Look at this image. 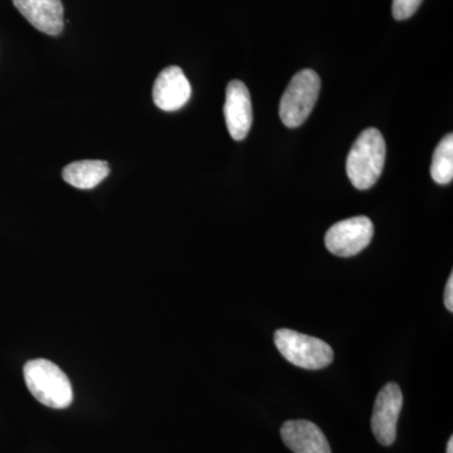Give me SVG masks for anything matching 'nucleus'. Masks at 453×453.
Returning a JSON list of instances; mask_svg holds the SVG:
<instances>
[{"instance_id":"9","label":"nucleus","mask_w":453,"mask_h":453,"mask_svg":"<svg viewBox=\"0 0 453 453\" xmlns=\"http://www.w3.org/2000/svg\"><path fill=\"white\" fill-rule=\"evenodd\" d=\"M13 4L38 31L49 35L64 31L65 8L61 0H13Z\"/></svg>"},{"instance_id":"6","label":"nucleus","mask_w":453,"mask_h":453,"mask_svg":"<svg viewBox=\"0 0 453 453\" xmlns=\"http://www.w3.org/2000/svg\"><path fill=\"white\" fill-rule=\"evenodd\" d=\"M403 405L398 384L388 383L378 393L372 416V431L378 442L392 446L396 438V423Z\"/></svg>"},{"instance_id":"2","label":"nucleus","mask_w":453,"mask_h":453,"mask_svg":"<svg viewBox=\"0 0 453 453\" xmlns=\"http://www.w3.org/2000/svg\"><path fill=\"white\" fill-rule=\"evenodd\" d=\"M27 388L40 403L65 410L73 402L71 381L58 365L47 359L29 360L23 369Z\"/></svg>"},{"instance_id":"13","label":"nucleus","mask_w":453,"mask_h":453,"mask_svg":"<svg viewBox=\"0 0 453 453\" xmlns=\"http://www.w3.org/2000/svg\"><path fill=\"white\" fill-rule=\"evenodd\" d=\"M423 0H393L392 13L396 20H405L421 7Z\"/></svg>"},{"instance_id":"3","label":"nucleus","mask_w":453,"mask_h":453,"mask_svg":"<svg viewBox=\"0 0 453 453\" xmlns=\"http://www.w3.org/2000/svg\"><path fill=\"white\" fill-rule=\"evenodd\" d=\"M275 344L288 362L309 371L323 369L334 359L333 348L327 342L294 330H277Z\"/></svg>"},{"instance_id":"15","label":"nucleus","mask_w":453,"mask_h":453,"mask_svg":"<svg viewBox=\"0 0 453 453\" xmlns=\"http://www.w3.org/2000/svg\"><path fill=\"white\" fill-rule=\"evenodd\" d=\"M447 453H453V438H449V443H447Z\"/></svg>"},{"instance_id":"7","label":"nucleus","mask_w":453,"mask_h":453,"mask_svg":"<svg viewBox=\"0 0 453 453\" xmlns=\"http://www.w3.org/2000/svg\"><path fill=\"white\" fill-rule=\"evenodd\" d=\"M225 118L229 135L241 142L251 130L253 113L251 95L243 82L234 80L226 88Z\"/></svg>"},{"instance_id":"8","label":"nucleus","mask_w":453,"mask_h":453,"mask_svg":"<svg viewBox=\"0 0 453 453\" xmlns=\"http://www.w3.org/2000/svg\"><path fill=\"white\" fill-rule=\"evenodd\" d=\"M192 96V88L183 70L178 65L164 68L155 80L153 100L164 111H177L187 105Z\"/></svg>"},{"instance_id":"4","label":"nucleus","mask_w":453,"mask_h":453,"mask_svg":"<svg viewBox=\"0 0 453 453\" xmlns=\"http://www.w3.org/2000/svg\"><path fill=\"white\" fill-rule=\"evenodd\" d=\"M320 77L306 68L292 77L280 103V118L288 127H300L308 120L320 92Z\"/></svg>"},{"instance_id":"14","label":"nucleus","mask_w":453,"mask_h":453,"mask_svg":"<svg viewBox=\"0 0 453 453\" xmlns=\"http://www.w3.org/2000/svg\"><path fill=\"white\" fill-rule=\"evenodd\" d=\"M445 305L449 311H453V273H451L449 281H447L445 290Z\"/></svg>"},{"instance_id":"1","label":"nucleus","mask_w":453,"mask_h":453,"mask_svg":"<svg viewBox=\"0 0 453 453\" xmlns=\"http://www.w3.org/2000/svg\"><path fill=\"white\" fill-rule=\"evenodd\" d=\"M386 153V142L380 130L369 127L357 136L347 157V174L357 189H371L377 183Z\"/></svg>"},{"instance_id":"10","label":"nucleus","mask_w":453,"mask_h":453,"mask_svg":"<svg viewBox=\"0 0 453 453\" xmlns=\"http://www.w3.org/2000/svg\"><path fill=\"white\" fill-rule=\"evenodd\" d=\"M283 443L295 453H332L320 428L310 421H288L281 427Z\"/></svg>"},{"instance_id":"11","label":"nucleus","mask_w":453,"mask_h":453,"mask_svg":"<svg viewBox=\"0 0 453 453\" xmlns=\"http://www.w3.org/2000/svg\"><path fill=\"white\" fill-rule=\"evenodd\" d=\"M110 174L109 164L104 160H81L68 164L62 170V178L65 183L77 189H94Z\"/></svg>"},{"instance_id":"5","label":"nucleus","mask_w":453,"mask_h":453,"mask_svg":"<svg viewBox=\"0 0 453 453\" xmlns=\"http://www.w3.org/2000/svg\"><path fill=\"white\" fill-rule=\"evenodd\" d=\"M374 226L368 217H354L334 225L325 235V246L333 255L351 257L369 246Z\"/></svg>"},{"instance_id":"12","label":"nucleus","mask_w":453,"mask_h":453,"mask_svg":"<svg viewBox=\"0 0 453 453\" xmlns=\"http://www.w3.org/2000/svg\"><path fill=\"white\" fill-rule=\"evenodd\" d=\"M431 175L438 184H449L453 179V136L441 140L432 157Z\"/></svg>"}]
</instances>
